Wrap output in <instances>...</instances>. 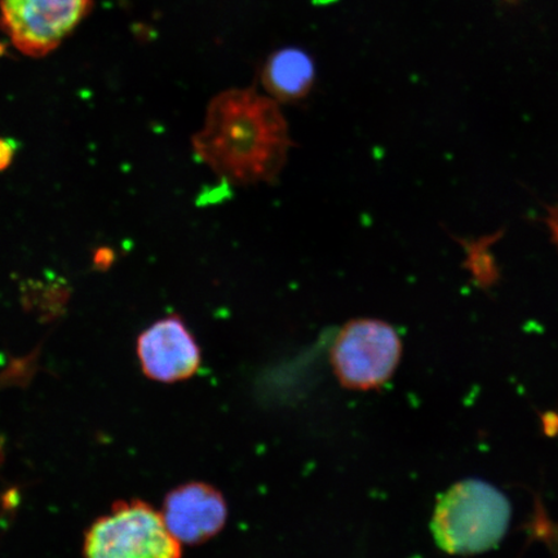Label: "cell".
<instances>
[{"instance_id":"obj_2","label":"cell","mask_w":558,"mask_h":558,"mask_svg":"<svg viewBox=\"0 0 558 558\" xmlns=\"http://www.w3.org/2000/svg\"><path fill=\"white\" fill-rule=\"evenodd\" d=\"M509 521L511 505L506 495L485 481L470 478L438 499L432 532L445 553L472 556L497 547Z\"/></svg>"},{"instance_id":"obj_10","label":"cell","mask_w":558,"mask_h":558,"mask_svg":"<svg viewBox=\"0 0 558 558\" xmlns=\"http://www.w3.org/2000/svg\"><path fill=\"white\" fill-rule=\"evenodd\" d=\"M107 253H108V250H102V251H100V253H97V255H96V263L100 264L101 267H107V265H109L111 262V260H108L107 256H105V255H107Z\"/></svg>"},{"instance_id":"obj_5","label":"cell","mask_w":558,"mask_h":558,"mask_svg":"<svg viewBox=\"0 0 558 558\" xmlns=\"http://www.w3.org/2000/svg\"><path fill=\"white\" fill-rule=\"evenodd\" d=\"M89 7L90 0H0L3 29L20 52L33 58L59 47Z\"/></svg>"},{"instance_id":"obj_7","label":"cell","mask_w":558,"mask_h":558,"mask_svg":"<svg viewBox=\"0 0 558 558\" xmlns=\"http://www.w3.org/2000/svg\"><path fill=\"white\" fill-rule=\"evenodd\" d=\"M160 512L181 546H199L215 538L225 530L229 513L225 494L201 481L172 488Z\"/></svg>"},{"instance_id":"obj_8","label":"cell","mask_w":558,"mask_h":558,"mask_svg":"<svg viewBox=\"0 0 558 558\" xmlns=\"http://www.w3.org/2000/svg\"><path fill=\"white\" fill-rule=\"evenodd\" d=\"M260 82L265 93L278 104H296L312 93L316 64L303 48H281L265 61Z\"/></svg>"},{"instance_id":"obj_9","label":"cell","mask_w":558,"mask_h":558,"mask_svg":"<svg viewBox=\"0 0 558 558\" xmlns=\"http://www.w3.org/2000/svg\"><path fill=\"white\" fill-rule=\"evenodd\" d=\"M16 145L12 140L0 138V172L9 169L15 156Z\"/></svg>"},{"instance_id":"obj_4","label":"cell","mask_w":558,"mask_h":558,"mask_svg":"<svg viewBox=\"0 0 558 558\" xmlns=\"http://www.w3.org/2000/svg\"><path fill=\"white\" fill-rule=\"evenodd\" d=\"M402 357L399 332L386 320L355 318L337 333L330 364L341 387L351 390L379 389L392 379Z\"/></svg>"},{"instance_id":"obj_1","label":"cell","mask_w":558,"mask_h":558,"mask_svg":"<svg viewBox=\"0 0 558 558\" xmlns=\"http://www.w3.org/2000/svg\"><path fill=\"white\" fill-rule=\"evenodd\" d=\"M294 146L278 102L255 88L216 95L192 136L195 158L235 186L276 183Z\"/></svg>"},{"instance_id":"obj_6","label":"cell","mask_w":558,"mask_h":558,"mask_svg":"<svg viewBox=\"0 0 558 558\" xmlns=\"http://www.w3.org/2000/svg\"><path fill=\"white\" fill-rule=\"evenodd\" d=\"M136 354L143 374L157 383L190 380L202 365L198 341L178 314L157 320L140 333Z\"/></svg>"},{"instance_id":"obj_3","label":"cell","mask_w":558,"mask_h":558,"mask_svg":"<svg viewBox=\"0 0 558 558\" xmlns=\"http://www.w3.org/2000/svg\"><path fill=\"white\" fill-rule=\"evenodd\" d=\"M85 558H183L162 512L144 500L118 501L86 532Z\"/></svg>"}]
</instances>
